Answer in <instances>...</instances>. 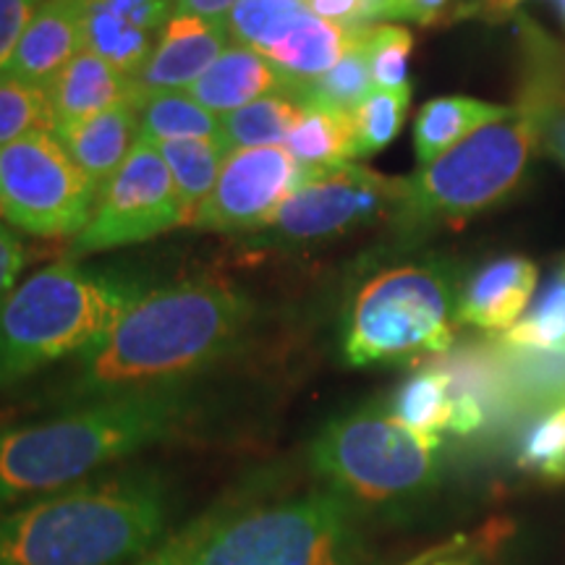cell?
<instances>
[{"instance_id": "5bb4252c", "label": "cell", "mask_w": 565, "mask_h": 565, "mask_svg": "<svg viewBox=\"0 0 565 565\" xmlns=\"http://www.w3.org/2000/svg\"><path fill=\"white\" fill-rule=\"evenodd\" d=\"M228 24L200 17H175L162 30L158 45L139 71L137 100L154 92L189 89L228 47Z\"/></svg>"}, {"instance_id": "4fadbf2b", "label": "cell", "mask_w": 565, "mask_h": 565, "mask_svg": "<svg viewBox=\"0 0 565 565\" xmlns=\"http://www.w3.org/2000/svg\"><path fill=\"white\" fill-rule=\"evenodd\" d=\"M173 13L175 0H87L84 51L137 79Z\"/></svg>"}, {"instance_id": "9c48e42d", "label": "cell", "mask_w": 565, "mask_h": 565, "mask_svg": "<svg viewBox=\"0 0 565 565\" xmlns=\"http://www.w3.org/2000/svg\"><path fill=\"white\" fill-rule=\"evenodd\" d=\"M100 189L51 131L0 147V215L42 238L79 236L95 215Z\"/></svg>"}, {"instance_id": "7bdbcfd3", "label": "cell", "mask_w": 565, "mask_h": 565, "mask_svg": "<svg viewBox=\"0 0 565 565\" xmlns=\"http://www.w3.org/2000/svg\"><path fill=\"white\" fill-rule=\"evenodd\" d=\"M557 6H561V11L565 13V0H557Z\"/></svg>"}, {"instance_id": "8d00e7d4", "label": "cell", "mask_w": 565, "mask_h": 565, "mask_svg": "<svg viewBox=\"0 0 565 565\" xmlns=\"http://www.w3.org/2000/svg\"><path fill=\"white\" fill-rule=\"evenodd\" d=\"M26 249L19 233H13L9 225L0 223V303L17 288V278L24 270Z\"/></svg>"}, {"instance_id": "ba28073f", "label": "cell", "mask_w": 565, "mask_h": 565, "mask_svg": "<svg viewBox=\"0 0 565 565\" xmlns=\"http://www.w3.org/2000/svg\"><path fill=\"white\" fill-rule=\"evenodd\" d=\"M312 466L345 500L408 503L437 482L440 440L412 433L380 408H362L324 424L312 443Z\"/></svg>"}, {"instance_id": "836d02e7", "label": "cell", "mask_w": 565, "mask_h": 565, "mask_svg": "<svg viewBox=\"0 0 565 565\" xmlns=\"http://www.w3.org/2000/svg\"><path fill=\"white\" fill-rule=\"evenodd\" d=\"M519 466L547 482H565V404L529 429L519 448Z\"/></svg>"}, {"instance_id": "4dcf8cb0", "label": "cell", "mask_w": 565, "mask_h": 565, "mask_svg": "<svg viewBox=\"0 0 565 565\" xmlns=\"http://www.w3.org/2000/svg\"><path fill=\"white\" fill-rule=\"evenodd\" d=\"M303 13H307V6L299 0H238L225 24L238 45L265 55L294 30Z\"/></svg>"}, {"instance_id": "1f68e13d", "label": "cell", "mask_w": 565, "mask_h": 565, "mask_svg": "<svg viewBox=\"0 0 565 565\" xmlns=\"http://www.w3.org/2000/svg\"><path fill=\"white\" fill-rule=\"evenodd\" d=\"M412 89H372L370 97L353 110V131H356V160L372 158L385 150L404 129Z\"/></svg>"}, {"instance_id": "603a6c76", "label": "cell", "mask_w": 565, "mask_h": 565, "mask_svg": "<svg viewBox=\"0 0 565 565\" xmlns=\"http://www.w3.org/2000/svg\"><path fill=\"white\" fill-rule=\"evenodd\" d=\"M286 147L307 171H328V168L349 166V162L356 160L353 113L312 103L303 105L299 124L294 126Z\"/></svg>"}, {"instance_id": "52a82bcc", "label": "cell", "mask_w": 565, "mask_h": 565, "mask_svg": "<svg viewBox=\"0 0 565 565\" xmlns=\"http://www.w3.org/2000/svg\"><path fill=\"white\" fill-rule=\"evenodd\" d=\"M353 508L320 490L282 503L223 511L194 565H362Z\"/></svg>"}, {"instance_id": "83f0119b", "label": "cell", "mask_w": 565, "mask_h": 565, "mask_svg": "<svg viewBox=\"0 0 565 565\" xmlns=\"http://www.w3.org/2000/svg\"><path fill=\"white\" fill-rule=\"evenodd\" d=\"M154 147L173 175L175 192H179L189 225H192L196 210L202 207V202L215 186L228 150L221 139H175Z\"/></svg>"}, {"instance_id": "2e32d148", "label": "cell", "mask_w": 565, "mask_h": 565, "mask_svg": "<svg viewBox=\"0 0 565 565\" xmlns=\"http://www.w3.org/2000/svg\"><path fill=\"white\" fill-rule=\"evenodd\" d=\"M87 0H45L34 9L6 71L47 87L55 74L84 51Z\"/></svg>"}, {"instance_id": "ab89813d", "label": "cell", "mask_w": 565, "mask_h": 565, "mask_svg": "<svg viewBox=\"0 0 565 565\" xmlns=\"http://www.w3.org/2000/svg\"><path fill=\"white\" fill-rule=\"evenodd\" d=\"M521 0H456L454 21L466 17L479 19H503L515 11Z\"/></svg>"}, {"instance_id": "5b68a950", "label": "cell", "mask_w": 565, "mask_h": 565, "mask_svg": "<svg viewBox=\"0 0 565 565\" xmlns=\"http://www.w3.org/2000/svg\"><path fill=\"white\" fill-rule=\"evenodd\" d=\"M458 324L454 273L443 263H406L372 275L353 296L343 328L351 366L445 353Z\"/></svg>"}, {"instance_id": "d6986e66", "label": "cell", "mask_w": 565, "mask_h": 565, "mask_svg": "<svg viewBox=\"0 0 565 565\" xmlns=\"http://www.w3.org/2000/svg\"><path fill=\"white\" fill-rule=\"evenodd\" d=\"M47 95H51L55 129H58V126L116 108L126 100H137V87L131 76L121 74L97 53L82 51L47 84Z\"/></svg>"}, {"instance_id": "ac0fdd59", "label": "cell", "mask_w": 565, "mask_h": 565, "mask_svg": "<svg viewBox=\"0 0 565 565\" xmlns=\"http://www.w3.org/2000/svg\"><path fill=\"white\" fill-rule=\"evenodd\" d=\"M526 71L519 108L534 124L536 139L565 171V63L545 34L526 32Z\"/></svg>"}, {"instance_id": "30bf717a", "label": "cell", "mask_w": 565, "mask_h": 565, "mask_svg": "<svg viewBox=\"0 0 565 565\" xmlns=\"http://www.w3.org/2000/svg\"><path fill=\"white\" fill-rule=\"evenodd\" d=\"M404 200V179H387L370 168L349 166L307 171L294 194L267 225V244L303 246L333 242L395 212Z\"/></svg>"}, {"instance_id": "8fae6325", "label": "cell", "mask_w": 565, "mask_h": 565, "mask_svg": "<svg viewBox=\"0 0 565 565\" xmlns=\"http://www.w3.org/2000/svg\"><path fill=\"white\" fill-rule=\"evenodd\" d=\"M179 225H189V217L173 175L158 147L139 139L100 192L89 225L71 244V257L150 242Z\"/></svg>"}, {"instance_id": "484cf974", "label": "cell", "mask_w": 565, "mask_h": 565, "mask_svg": "<svg viewBox=\"0 0 565 565\" xmlns=\"http://www.w3.org/2000/svg\"><path fill=\"white\" fill-rule=\"evenodd\" d=\"M139 139L150 145L175 139H221V116L202 108L186 92H154L137 100Z\"/></svg>"}, {"instance_id": "7a4b0ae2", "label": "cell", "mask_w": 565, "mask_h": 565, "mask_svg": "<svg viewBox=\"0 0 565 565\" xmlns=\"http://www.w3.org/2000/svg\"><path fill=\"white\" fill-rule=\"evenodd\" d=\"M194 414V393L179 383L0 427V511L87 482L105 466L171 440Z\"/></svg>"}, {"instance_id": "4316f807", "label": "cell", "mask_w": 565, "mask_h": 565, "mask_svg": "<svg viewBox=\"0 0 565 565\" xmlns=\"http://www.w3.org/2000/svg\"><path fill=\"white\" fill-rule=\"evenodd\" d=\"M503 343L513 351L565 356V259L553 267L521 320L503 333Z\"/></svg>"}, {"instance_id": "74e56055", "label": "cell", "mask_w": 565, "mask_h": 565, "mask_svg": "<svg viewBox=\"0 0 565 565\" xmlns=\"http://www.w3.org/2000/svg\"><path fill=\"white\" fill-rule=\"evenodd\" d=\"M456 0H398V19L422 26H445L454 21Z\"/></svg>"}, {"instance_id": "9a60e30c", "label": "cell", "mask_w": 565, "mask_h": 565, "mask_svg": "<svg viewBox=\"0 0 565 565\" xmlns=\"http://www.w3.org/2000/svg\"><path fill=\"white\" fill-rule=\"evenodd\" d=\"M540 270L529 257L508 254L484 267L458 291V324L484 330V333H508L536 294Z\"/></svg>"}, {"instance_id": "cb8c5ba5", "label": "cell", "mask_w": 565, "mask_h": 565, "mask_svg": "<svg viewBox=\"0 0 565 565\" xmlns=\"http://www.w3.org/2000/svg\"><path fill=\"white\" fill-rule=\"evenodd\" d=\"M303 100L299 92L286 87L259 97L244 108L221 116V141L225 150H249V147H273L288 141L299 124Z\"/></svg>"}, {"instance_id": "f1b7e54d", "label": "cell", "mask_w": 565, "mask_h": 565, "mask_svg": "<svg viewBox=\"0 0 565 565\" xmlns=\"http://www.w3.org/2000/svg\"><path fill=\"white\" fill-rule=\"evenodd\" d=\"M42 131L55 134V113L47 87L3 71L0 74V147Z\"/></svg>"}, {"instance_id": "7402d4cb", "label": "cell", "mask_w": 565, "mask_h": 565, "mask_svg": "<svg viewBox=\"0 0 565 565\" xmlns=\"http://www.w3.org/2000/svg\"><path fill=\"white\" fill-rule=\"evenodd\" d=\"M508 108L503 105H492L475 100V97L450 95L435 97V100L424 103L414 121V152L419 166L429 162L448 152L450 147L477 131L479 126L494 121L503 116Z\"/></svg>"}, {"instance_id": "e0dca14e", "label": "cell", "mask_w": 565, "mask_h": 565, "mask_svg": "<svg viewBox=\"0 0 565 565\" xmlns=\"http://www.w3.org/2000/svg\"><path fill=\"white\" fill-rule=\"evenodd\" d=\"M55 137L103 192L139 141V105L126 100L82 121L58 126Z\"/></svg>"}, {"instance_id": "ee69618b", "label": "cell", "mask_w": 565, "mask_h": 565, "mask_svg": "<svg viewBox=\"0 0 565 565\" xmlns=\"http://www.w3.org/2000/svg\"><path fill=\"white\" fill-rule=\"evenodd\" d=\"M32 3H45V0H32Z\"/></svg>"}, {"instance_id": "ffe728a7", "label": "cell", "mask_w": 565, "mask_h": 565, "mask_svg": "<svg viewBox=\"0 0 565 565\" xmlns=\"http://www.w3.org/2000/svg\"><path fill=\"white\" fill-rule=\"evenodd\" d=\"M280 89H286V79L263 53L246 45H231L186 89V95L215 116H225Z\"/></svg>"}, {"instance_id": "f546056e", "label": "cell", "mask_w": 565, "mask_h": 565, "mask_svg": "<svg viewBox=\"0 0 565 565\" xmlns=\"http://www.w3.org/2000/svg\"><path fill=\"white\" fill-rule=\"evenodd\" d=\"M372 84L370 61H366V51L362 45V26H356V40H353V45L345 51L343 58L320 79L296 92H299L303 105L312 103L324 105V108L353 113L370 97Z\"/></svg>"}, {"instance_id": "d6a6232c", "label": "cell", "mask_w": 565, "mask_h": 565, "mask_svg": "<svg viewBox=\"0 0 565 565\" xmlns=\"http://www.w3.org/2000/svg\"><path fill=\"white\" fill-rule=\"evenodd\" d=\"M362 45L377 89H412L408 84V61L414 51L412 30L398 24L362 26Z\"/></svg>"}, {"instance_id": "8992f818", "label": "cell", "mask_w": 565, "mask_h": 565, "mask_svg": "<svg viewBox=\"0 0 565 565\" xmlns=\"http://www.w3.org/2000/svg\"><path fill=\"white\" fill-rule=\"evenodd\" d=\"M536 131L515 105L479 126L440 158L404 179L398 221L461 223L494 207L521 186L536 150Z\"/></svg>"}, {"instance_id": "7c38bea8", "label": "cell", "mask_w": 565, "mask_h": 565, "mask_svg": "<svg viewBox=\"0 0 565 565\" xmlns=\"http://www.w3.org/2000/svg\"><path fill=\"white\" fill-rule=\"evenodd\" d=\"M303 179L288 147H249L225 154L215 186L194 215V228L215 233L259 231Z\"/></svg>"}, {"instance_id": "60d3db41", "label": "cell", "mask_w": 565, "mask_h": 565, "mask_svg": "<svg viewBox=\"0 0 565 565\" xmlns=\"http://www.w3.org/2000/svg\"><path fill=\"white\" fill-rule=\"evenodd\" d=\"M236 3L238 0H175V13H181V17L225 21L228 13L236 9Z\"/></svg>"}, {"instance_id": "b9f144b4", "label": "cell", "mask_w": 565, "mask_h": 565, "mask_svg": "<svg viewBox=\"0 0 565 565\" xmlns=\"http://www.w3.org/2000/svg\"><path fill=\"white\" fill-rule=\"evenodd\" d=\"M422 565H458V563H450V561H445V563H422Z\"/></svg>"}, {"instance_id": "3957f363", "label": "cell", "mask_w": 565, "mask_h": 565, "mask_svg": "<svg viewBox=\"0 0 565 565\" xmlns=\"http://www.w3.org/2000/svg\"><path fill=\"white\" fill-rule=\"evenodd\" d=\"M171 515L150 471L79 482L0 513V565H126L171 534Z\"/></svg>"}, {"instance_id": "d4e9b609", "label": "cell", "mask_w": 565, "mask_h": 565, "mask_svg": "<svg viewBox=\"0 0 565 565\" xmlns=\"http://www.w3.org/2000/svg\"><path fill=\"white\" fill-rule=\"evenodd\" d=\"M391 414L408 429L429 440H440L454 424V387L443 366L414 372L393 395Z\"/></svg>"}, {"instance_id": "277c9868", "label": "cell", "mask_w": 565, "mask_h": 565, "mask_svg": "<svg viewBox=\"0 0 565 565\" xmlns=\"http://www.w3.org/2000/svg\"><path fill=\"white\" fill-rule=\"evenodd\" d=\"M145 294L139 280L74 259L30 275L0 303V391L79 359Z\"/></svg>"}, {"instance_id": "f6af8a7d", "label": "cell", "mask_w": 565, "mask_h": 565, "mask_svg": "<svg viewBox=\"0 0 565 565\" xmlns=\"http://www.w3.org/2000/svg\"><path fill=\"white\" fill-rule=\"evenodd\" d=\"M299 3H303V0H299Z\"/></svg>"}, {"instance_id": "e575fe53", "label": "cell", "mask_w": 565, "mask_h": 565, "mask_svg": "<svg viewBox=\"0 0 565 565\" xmlns=\"http://www.w3.org/2000/svg\"><path fill=\"white\" fill-rule=\"evenodd\" d=\"M221 515L223 513L202 515V519L192 521V524L179 529V532L168 534L166 540H162L154 550H150L147 555H141L137 561L126 565H194L204 540H207V534L212 532V526L217 524Z\"/></svg>"}, {"instance_id": "6da1fadb", "label": "cell", "mask_w": 565, "mask_h": 565, "mask_svg": "<svg viewBox=\"0 0 565 565\" xmlns=\"http://www.w3.org/2000/svg\"><path fill=\"white\" fill-rule=\"evenodd\" d=\"M249 320L252 301L225 282L183 280L154 288L82 353L58 401L76 406L179 385L231 351Z\"/></svg>"}, {"instance_id": "44dd1931", "label": "cell", "mask_w": 565, "mask_h": 565, "mask_svg": "<svg viewBox=\"0 0 565 565\" xmlns=\"http://www.w3.org/2000/svg\"><path fill=\"white\" fill-rule=\"evenodd\" d=\"M353 40H356V26L335 24L307 11L296 21L294 30L265 53V58L278 68L286 87L301 89L328 74L353 45Z\"/></svg>"}, {"instance_id": "d590c367", "label": "cell", "mask_w": 565, "mask_h": 565, "mask_svg": "<svg viewBox=\"0 0 565 565\" xmlns=\"http://www.w3.org/2000/svg\"><path fill=\"white\" fill-rule=\"evenodd\" d=\"M34 13L32 0H0V74L11 66L21 34Z\"/></svg>"}, {"instance_id": "f35d334b", "label": "cell", "mask_w": 565, "mask_h": 565, "mask_svg": "<svg viewBox=\"0 0 565 565\" xmlns=\"http://www.w3.org/2000/svg\"><path fill=\"white\" fill-rule=\"evenodd\" d=\"M303 6L320 19L335 21V24L343 26H356L362 0H303Z\"/></svg>"}]
</instances>
